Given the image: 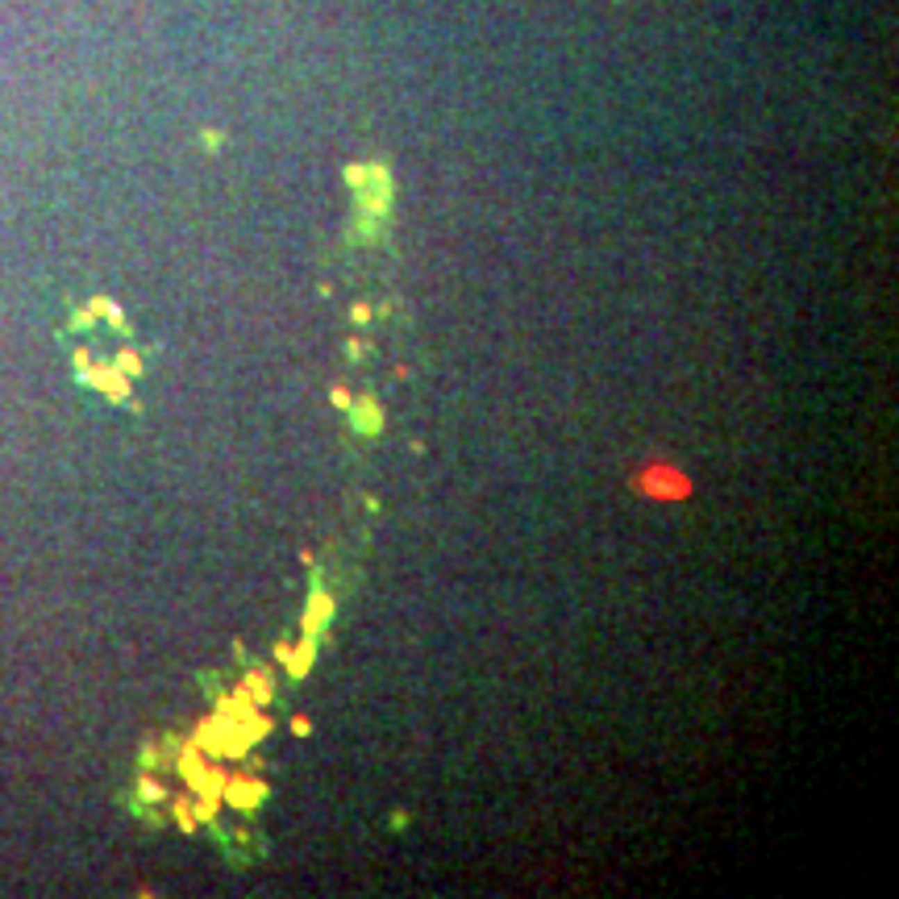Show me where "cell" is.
I'll return each instance as SVG.
<instances>
[{
  "label": "cell",
  "mask_w": 899,
  "mask_h": 899,
  "mask_svg": "<svg viewBox=\"0 0 899 899\" xmlns=\"http://www.w3.org/2000/svg\"><path fill=\"white\" fill-rule=\"evenodd\" d=\"M633 487H637V495H645V500H654V504H679V500H687L691 495V479H687V470H679L675 462H645L637 475H633Z\"/></svg>",
  "instance_id": "cell-1"
},
{
  "label": "cell",
  "mask_w": 899,
  "mask_h": 899,
  "mask_svg": "<svg viewBox=\"0 0 899 899\" xmlns=\"http://www.w3.org/2000/svg\"><path fill=\"white\" fill-rule=\"evenodd\" d=\"M233 783H238V787H229L225 795H229V800H233L238 808H246V804H254V800L263 795V787H242V779H233Z\"/></svg>",
  "instance_id": "cell-4"
},
{
  "label": "cell",
  "mask_w": 899,
  "mask_h": 899,
  "mask_svg": "<svg viewBox=\"0 0 899 899\" xmlns=\"http://www.w3.org/2000/svg\"><path fill=\"white\" fill-rule=\"evenodd\" d=\"M329 400H333L338 409H354V396H350L346 388H333V396H329Z\"/></svg>",
  "instance_id": "cell-5"
},
{
  "label": "cell",
  "mask_w": 899,
  "mask_h": 899,
  "mask_svg": "<svg viewBox=\"0 0 899 899\" xmlns=\"http://www.w3.org/2000/svg\"><path fill=\"white\" fill-rule=\"evenodd\" d=\"M354 409H363L358 429H363V434H375V429H379V409H375V400H363V404L354 400Z\"/></svg>",
  "instance_id": "cell-3"
},
{
  "label": "cell",
  "mask_w": 899,
  "mask_h": 899,
  "mask_svg": "<svg viewBox=\"0 0 899 899\" xmlns=\"http://www.w3.org/2000/svg\"><path fill=\"white\" fill-rule=\"evenodd\" d=\"M308 729H313V725H308L304 716H296V720H292V733H300V737H308Z\"/></svg>",
  "instance_id": "cell-7"
},
{
  "label": "cell",
  "mask_w": 899,
  "mask_h": 899,
  "mask_svg": "<svg viewBox=\"0 0 899 899\" xmlns=\"http://www.w3.org/2000/svg\"><path fill=\"white\" fill-rule=\"evenodd\" d=\"M354 321L367 325V321H371V304H354Z\"/></svg>",
  "instance_id": "cell-6"
},
{
  "label": "cell",
  "mask_w": 899,
  "mask_h": 899,
  "mask_svg": "<svg viewBox=\"0 0 899 899\" xmlns=\"http://www.w3.org/2000/svg\"><path fill=\"white\" fill-rule=\"evenodd\" d=\"M329 608H333V600H329V595H317V600L308 604V620H304V629H308V633H317V629L325 625Z\"/></svg>",
  "instance_id": "cell-2"
}]
</instances>
